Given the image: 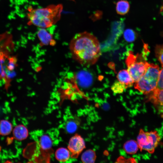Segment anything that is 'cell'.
Wrapping results in <instances>:
<instances>
[{
  "label": "cell",
  "instance_id": "6da1fadb",
  "mask_svg": "<svg viewBox=\"0 0 163 163\" xmlns=\"http://www.w3.org/2000/svg\"><path fill=\"white\" fill-rule=\"evenodd\" d=\"M69 48L73 59L83 66L94 64L101 55L98 40L87 31L75 35L70 42Z\"/></svg>",
  "mask_w": 163,
  "mask_h": 163
},
{
  "label": "cell",
  "instance_id": "7a4b0ae2",
  "mask_svg": "<svg viewBox=\"0 0 163 163\" xmlns=\"http://www.w3.org/2000/svg\"><path fill=\"white\" fill-rule=\"evenodd\" d=\"M62 9L63 6L61 4L51 5L40 8L29 7L27 9V24L41 28L50 27L60 20Z\"/></svg>",
  "mask_w": 163,
  "mask_h": 163
},
{
  "label": "cell",
  "instance_id": "3957f363",
  "mask_svg": "<svg viewBox=\"0 0 163 163\" xmlns=\"http://www.w3.org/2000/svg\"><path fill=\"white\" fill-rule=\"evenodd\" d=\"M160 70L158 65L149 63L145 74L135 82V88L144 94H149L157 88Z\"/></svg>",
  "mask_w": 163,
  "mask_h": 163
},
{
  "label": "cell",
  "instance_id": "277c9868",
  "mask_svg": "<svg viewBox=\"0 0 163 163\" xmlns=\"http://www.w3.org/2000/svg\"><path fill=\"white\" fill-rule=\"evenodd\" d=\"M127 70L133 79L134 83L137 81L145 74L149 63L144 58L142 54L135 55L129 51L126 60Z\"/></svg>",
  "mask_w": 163,
  "mask_h": 163
},
{
  "label": "cell",
  "instance_id": "5b68a950",
  "mask_svg": "<svg viewBox=\"0 0 163 163\" xmlns=\"http://www.w3.org/2000/svg\"><path fill=\"white\" fill-rule=\"evenodd\" d=\"M160 139V136L156 131L145 132L140 129L137 137V142L141 151L144 150L152 154Z\"/></svg>",
  "mask_w": 163,
  "mask_h": 163
},
{
  "label": "cell",
  "instance_id": "8992f818",
  "mask_svg": "<svg viewBox=\"0 0 163 163\" xmlns=\"http://www.w3.org/2000/svg\"><path fill=\"white\" fill-rule=\"evenodd\" d=\"M85 148V141L78 134H75L70 139L68 148L71 153V158H77Z\"/></svg>",
  "mask_w": 163,
  "mask_h": 163
},
{
  "label": "cell",
  "instance_id": "52a82bcc",
  "mask_svg": "<svg viewBox=\"0 0 163 163\" xmlns=\"http://www.w3.org/2000/svg\"><path fill=\"white\" fill-rule=\"evenodd\" d=\"M12 35L8 31L0 34V58L8 55L10 50L13 47Z\"/></svg>",
  "mask_w": 163,
  "mask_h": 163
},
{
  "label": "cell",
  "instance_id": "ba28073f",
  "mask_svg": "<svg viewBox=\"0 0 163 163\" xmlns=\"http://www.w3.org/2000/svg\"><path fill=\"white\" fill-rule=\"evenodd\" d=\"M39 143L42 155L48 158L53 152L52 142L50 138L46 135H43L40 139Z\"/></svg>",
  "mask_w": 163,
  "mask_h": 163
},
{
  "label": "cell",
  "instance_id": "9c48e42d",
  "mask_svg": "<svg viewBox=\"0 0 163 163\" xmlns=\"http://www.w3.org/2000/svg\"><path fill=\"white\" fill-rule=\"evenodd\" d=\"M118 80L124 85L126 88L131 87L134 81L127 70L120 71L117 75Z\"/></svg>",
  "mask_w": 163,
  "mask_h": 163
},
{
  "label": "cell",
  "instance_id": "30bf717a",
  "mask_svg": "<svg viewBox=\"0 0 163 163\" xmlns=\"http://www.w3.org/2000/svg\"><path fill=\"white\" fill-rule=\"evenodd\" d=\"M148 100L159 106L163 105V89L156 88L148 94Z\"/></svg>",
  "mask_w": 163,
  "mask_h": 163
},
{
  "label": "cell",
  "instance_id": "8fae6325",
  "mask_svg": "<svg viewBox=\"0 0 163 163\" xmlns=\"http://www.w3.org/2000/svg\"><path fill=\"white\" fill-rule=\"evenodd\" d=\"M37 35L40 41V45L46 46L55 43L53 39V35L44 28H41L38 31Z\"/></svg>",
  "mask_w": 163,
  "mask_h": 163
},
{
  "label": "cell",
  "instance_id": "7c38bea8",
  "mask_svg": "<svg viewBox=\"0 0 163 163\" xmlns=\"http://www.w3.org/2000/svg\"><path fill=\"white\" fill-rule=\"evenodd\" d=\"M13 134L15 139L21 141L27 138L28 135V131L24 126L20 124L15 127L13 131Z\"/></svg>",
  "mask_w": 163,
  "mask_h": 163
},
{
  "label": "cell",
  "instance_id": "4fadbf2b",
  "mask_svg": "<svg viewBox=\"0 0 163 163\" xmlns=\"http://www.w3.org/2000/svg\"><path fill=\"white\" fill-rule=\"evenodd\" d=\"M70 156V153L69 150L64 148L58 149L55 153L56 158L60 162L66 161L69 160Z\"/></svg>",
  "mask_w": 163,
  "mask_h": 163
},
{
  "label": "cell",
  "instance_id": "5bb4252c",
  "mask_svg": "<svg viewBox=\"0 0 163 163\" xmlns=\"http://www.w3.org/2000/svg\"><path fill=\"white\" fill-rule=\"evenodd\" d=\"M123 147L126 152L130 154L136 153L139 148L137 142L133 140L126 141L124 144Z\"/></svg>",
  "mask_w": 163,
  "mask_h": 163
},
{
  "label": "cell",
  "instance_id": "9a60e30c",
  "mask_svg": "<svg viewBox=\"0 0 163 163\" xmlns=\"http://www.w3.org/2000/svg\"><path fill=\"white\" fill-rule=\"evenodd\" d=\"M129 3L126 0H120L116 4V11L117 14L121 15L126 14L129 11Z\"/></svg>",
  "mask_w": 163,
  "mask_h": 163
},
{
  "label": "cell",
  "instance_id": "2e32d148",
  "mask_svg": "<svg viewBox=\"0 0 163 163\" xmlns=\"http://www.w3.org/2000/svg\"><path fill=\"white\" fill-rule=\"evenodd\" d=\"M96 156L95 152L92 149H88L82 154L81 159L83 163H94L96 160Z\"/></svg>",
  "mask_w": 163,
  "mask_h": 163
},
{
  "label": "cell",
  "instance_id": "e0dca14e",
  "mask_svg": "<svg viewBox=\"0 0 163 163\" xmlns=\"http://www.w3.org/2000/svg\"><path fill=\"white\" fill-rule=\"evenodd\" d=\"M12 130V125L9 121L4 120L0 121V135H7L11 132Z\"/></svg>",
  "mask_w": 163,
  "mask_h": 163
},
{
  "label": "cell",
  "instance_id": "ac0fdd59",
  "mask_svg": "<svg viewBox=\"0 0 163 163\" xmlns=\"http://www.w3.org/2000/svg\"><path fill=\"white\" fill-rule=\"evenodd\" d=\"M81 84L84 87H88L93 82L92 75L87 72H84L81 73Z\"/></svg>",
  "mask_w": 163,
  "mask_h": 163
},
{
  "label": "cell",
  "instance_id": "d6986e66",
  "mask_svg": "<svg viewBox=\"0 0 163 163\" xmlns=\"http://www.w3.org/2000/svg\"><path fill=\"white\" fill-rule=\"evenodd\" d=\"M155 56L163 67V44L157 45L155 47Z\"/></svg>",
  "mask_w": 163,
  "mask_h": 163
},
{
  "label": "cell",
  "instance_id": "ffe728a7",
  "mask_svg": "<svg viewBox=\"0 0 163 163\" xmlns=\"http://www.w3.org/2000/svg\"><path fill=\"white\" fill-rule=\"evenodd\" d=\"M126 89L125 86L118 80L115 82L111 87V90L116 94L122 93Z\"/></svg>",
  "mask_w": 163,
  "mask_h": 163
},
{
  "label": "cell",
  "instance_id": "44dd1931",
  "mask_svg": "<svg viewBox=\"0 0 163 163\" xmlns=\"http://www.w3.org/2000/svg\"><path fill=\"white\" fill-rule=\"evenodd\" d=\"M123 37L125 40L128 42H132L135 39L136 35L135 32L131 29H127L123 33Z\"/></svg>",
  "mask_w": 163,
  "mask_h": 163
},
{
  "label": "cell",
  "instance_id": "7402d4cb",
  "mask_svg": "<svg viewBox=\"0 0 163 163\" xmlns=\"http://www.w3.org/2000/svg\"><path fill=\"white\" fill-rule=\"evenodd\" d=\"M77 128V125L74 122L70 121L69 122L66 126V129L69 133H72L75 131Z\"/></svg>",
  "mask_w": 163,
  "mask_h": 163
},
{
  "label": "cell",
  "instance_id": "603a6c76",
  "mask_svg": "<svg viewBox=\"0 0 163 163\" xmlns=\"http://www.w3.org/2000/svg\"><path fill=\"white\" fill-rule=\"evenodd\" d=\"M157 88L163 89V67L160 70Z\"/></svg>",
  "mask_w": 163,
  "mask_h": 163
},
{
  "label": "cell",
  "instance_id": "cb8c5ba5",
  "mask_svg": "<svg viewBox=\"0 0 163 163\" xmlns=\"http://www.w3.org/2000/svg\"><path fill=\"white\" fill-rule=\"evenodd\" d=\"M158 109L159 110V111L161 113H163V105L158 106Z\"/></svg>",
  "mask_w": 163,
  "mask_h": 163
}]
</instances>
